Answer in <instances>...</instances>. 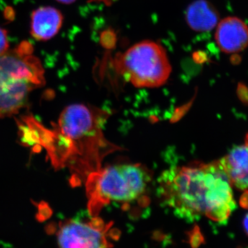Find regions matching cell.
Segmentation results:
<instances>
[{
  "label": "cell",
  "instance_id": "cell-7",
  "mask_svg": "<svg viewBox=\"0 0 248 248\" xmlns=\"http://www.w3.org/2000/svg\"><path fill=\"white\" fill-rule=\"evenodd\" d=\"M215 41L223 53H239L248 46V27L239 18H224L217 24Z\"/></svg>",
  "mask_w": 248,
  "mask_h": 248
},
{
  "label": "cell",
  "instance_id": "cell-9",
  "mask_svg": "<svg viewBox=\"0 0 248 248\" xmlns=\"http://www.w3.org/2000/svg\"><path fill=\"white\" fill-rule=\"evenodd\" d=\"M63 19L58 9L51 6H41L31 14V35L36 40H50L61 29Z\"/></svg>",
  "mask_w": 248,
  "mask_h": 248
},
{
  "label": "cell",
  "instance_id": "cell-3",
  "mask_svg": "<svg viewBox=\"0 0 248 248\" xmlns=\"http://www.w3.org/2000/svg\"><path fill=\"white\" fill-rule=\"evenodd\" d=\"M45 84V69L27 41L0 55V117L16 115Z\"/></svg>",
  "mask_w": 248,
  "mask_h": 248
},
{
  "label": "cell",
  "instance_id": "cell-10",
  "mask_svg": "<svg viewBox=\"0 0 248 248\" xmlns=\"http://www.w3.org/2000/svg\"><path fill=\"white\" fill-rule=\"evenodd\" d=\"M185 18L192 30L196 32H208L217 27L219 21V14L210 1L195 0L187 6Z\"/></svg>",
  "mask_w": 248,
  "mask_h": 248
},
{
  "label": "cell",
  "instance_id": "cell-1",
  "mask_svg": "<svg viewBox=\"0 0 248 248\" xmlns=\"http://www.w3.org/2000/svg\"><path fill=\"white\" fill-rule=\"evenodd\" d=\"M108 111L82 104L63 109L53 128H46L32 116L17 120L23 144L44 148L53 167L67 169L72 185L80 186L102 166L104 158L121 148L106 138Z\"/></svg>",
  "mask_w": 248,
  "mask_h": 248
},
{
  "label": "cell",
  "instance_id": "cell-5",
  "mask_svg": "<svg viewBox=\"0 0 248 248\" xmlns=\"http://www.w3.org/2000/svg\"><path fill=\"white\" fill-rule=\"evenodd\" d=\"M114 66L125 81L139 89L162 86L172 73L166 49L149 40L141 41L116 55Z\"/></svg>",
  "mask_w": 248,
  "mask_h": 248
},
{
  "label": "cell",
  "instance_id": "cell-13",
  "mask_svg": "<svg viewBox=\"0 0 248 248\" xmlns=\"http://www.w3.org/2000/svg\"><path fill=\"white\" fill-rule=\"evenodd\" d=\"M244 227L245 231L247 233L248 235V213L246 215V216L245 217L244 219Z\"/></svg>",
  "mask_w": 248,
  "mask_h": 248
},
{
  "label": "cell",
  "instance_id": "cell-8",
  "mask_svg": "<svg viewBox=\"0 0 248 248\" xmlns=\"http://www.w3.org/2000/svg\"><path fill=\"white\" fill-rule=\"evenodd\" d=\"M232 187L248 192V134L244 143L218 160Z\"/></svg>",
  "mask_w": 248,
  "mask_h": 248
},
{
  "label": "cell",
  "instance_id": "cell-6",
  "mask_svg": "<svg viewBox=\"0 0 248 248\" xmlns=\"http://www.w3.org/2000/svg\"><path fill=\"white\" fill-rule=\"evenodd\" d=\"M89 219L67 220L60 223L57 236L62 248H99L112 247V241L119 238L110 222L98 216Z\"/></svg>",
  "mask_w": 248,
  "mask_h": 248
},
{
  "label": "cell",
  "instance_id": "cell-4",
  "mask_svg": "<svg viewBox=\"0 0 248 248\" xmlns=\"http://www.w3.org/2000/svg\"><path fill=\"white\" fill-rule=\"evenodd\" d=\"M151 175L141 164H124L101 167L85 181L88 208L91 216H98L112 202L130 203L146 193Z\"/></svg>",
  "mask_w": 248,
  "mask_h": 248
},
{
  "label": "cell",
  "instance_id": "cell-12",
  "mask_svg": "<svg viewBox=\"0 0 248 248\" xmlns=\"http://www.w3.org/2000/svg\"><path fill=\"white\" fill-rule=\"evenodd\" d=\"M231 61L234 64H238L240 62H241V58L238 55H234L232 57Z\"/></svg>",
  "mask_w": 248,
  "mask_h": 248
},
{
  "label": "cell",
  "instance_id": "cell-11",
  "mask_svg": "<svg viewBox=\"0 0 248 248\" xmlns=\"http://www.w3.org/2000/svg\"><path fill=\"white\" fill-rule=\"evenodd\" d=\"M9 48L7 31L0 27V55L6 53Z\"/></svg>",
  "mask_w": 248,
  "mask_h": 248
},
{
  "label": "cell",
  "instance_id": "cell-2",
  "mask_svg": "<svg viewBox=\"0 0 248 248\" xmlns=\"http://www.w3.org/2000/svg\"><path fill=\"white\" fill-rule=\"evenodd\" d=\"M232 187L219 161L174 166L159 179L162 202L187 221L205 217L217 223L226 222L236 208Z\"/></svg>",
  "mask_w": 248,
  "mask_h": 248
},
{
  "label": "cell",
  "instance_id": "cell-14",
  "mask_svg": "<svg viewBox=\"0 0 248 248\" xmlns=\"http://www.w3.org/2000/svg\"><path fill=\"white\" fill-rule=\"evenodd\" d=\"M57 1H59V2L62 3V4H70L76 1V0H57Z\"/></svg>",
  "mask_w": 248,
  "mask_h": 248
}]
</instances>
